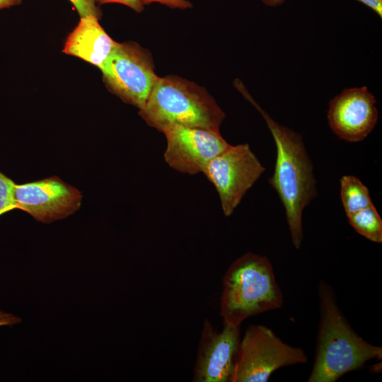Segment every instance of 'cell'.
<instances>
[{"mask_svg": "<svg viewBox=\"0 0 382 382\" xmlns=\"http://www.w3.org/2000/svg\"><path fill=\"white\" fill-rule=\"evenodd\" d=\"M282 292L270 260L246 253L235 260L223 278L220 315L224 323L241 325L254 316L282 306Z\"/></svg>", "mask_w": 382, "mask_h": 382, "instance_id": "cell-3", "label": "cell"}, {"mask_svg": "<svg viewBox=\"0 0 382 382\" xmlns=\"http://www.w3.org/2000/svg\"><path fill=\"white\" fill-rule=\"evenodd\" d=\"M98 20L93 15L81 17L78 25L69 35L63 52L99 68L117 42L107 34Z\"/></svg>", "mask_w": 382, "mask_h": 382, "instance_id": "cell-12", "label": "cell"}, {"mask_svg": "<svg viewBox=\"0 0 382 382\" xmlns=\"http://www.w3.org/2000/svg\"><path fill=\"white\" fill-rule=\"evenodd\" d=\"M139 114L161 132L172 125L219 132L226 117L206 89L176 76L158 77Z\"/></svg>", "mask_w": 382, "mask_h": 382, "instance_id": "cell-4", "label": "cell"}, {"mask_svg": "<svg viewBox=\"0 0 382 382\" xmlns=\"http://www.w3.org/2000/svg\"><path fill=\"white\" fill-rule=\"evenodd\" d=\"M23 0H0V11L13 6L19 5Z\"/></svg>", "mask_w": 382, "mask_h": 382, "instance_id": "cell-21", "label": "cell"}, {"mask_svg": "<svg viewBox=\"0 0 382 382\" xmlns=\"http://www.w3.org/2000/svg\"><path fill=\"white\" fill-rule=\"evenodd\" d=\"M141 4L148 5L151 3H159L172 8L186 9L192 7V3L187 0H139Z\"/></svg>", "mask_w": 382, "mask_h": 382, "instance_id": "cell-17", "label": "cell"}, {"mask_svg": "<svg viewBox=\"0 0 382 382\" xmlns=\"http://www.w3.org/2000/svg\"><path fill=\"white\" fill-rule=\"evenodd\" d=\"M238 89L262 115L274 139L277 156L269 182L284 206L292 244L299 249L303 237V212L317 195L311 160L299 134L274 121L255 103L243 85Z\"/></svg>", "mask_w": 382, "mask_h": 382, "instance_id": "cell-1", "label": "cell"}, {"mask_svg": "<svg viewBox=\"0 0 382 382\" xmlns=\"http://www.w3.org/2000/svg\"><path fill=\"white\" fill-rule=\"evenodd\" d=\"M82 198L79 190L57 176L13 185V209H21L45 224L75 213L81 207Z\"/></svg>", "mask_w": 382, "mask_h": 382, "instance_id": "cell-8", "label": "cell"}, {"mask_svg": "<svg viewBox=\"0 0 382 382\" xmlns=\"http://www.w3.org/2000/svg\"><path fill=\"white\" fill-rule=\"evenodd\" d=\"M21 321L18 316L0 310V328L15 325L19 324Z\"/></svg>", "mask_w": 382, "mask_h": 382, "instance_id": "cell-19", "label": "cell"}, {"mask_svg": "<svg viewBox=\"0 0 382 382\" xmlns=\"http://www.w3.org/2000/svg\"><path fill=\"white\" fill-rule=\"evenodd\" d=\"M376 104L375 96L366 86L343 90L329 104L328 121L330 129L342 140L363 141L377 123Z\"/></svg>", "mask_w": 382, "mask_h": 382, "instance_id": "cell-11", "label": "cell"}, {"mask_svg": "<svg viewBox=\"0 0 382 382\" xmlns=\"http://www.w3.org/2000/svg\"><path fill=\"white\" fill-rule=\"evenodd\" d=\"M340 198L347 216L374 204L367 187L351 175L340 178Z\"/></svg>", "mask_w": 382, "mask_h": 382, "instance_id": "cell-13", "label": "cell"}, {"mask_svg": "<svg viewBox=\"0 0 382 382\" xmlns=\"http://www.w3.org/2000/svg\"><path fill=\"white\" fill-rule=\"evenodd\" d=\"M164 159L173 169L188 175L203 173L209 161L229 146L220 132L172 125L166 128Z\"/></svg>", "mask_w": 382, "mask_h": 382, "instance_id": "cell-9", "label": "cell"}, {"mask_svg": "<svg viewBox=\"0 0 382 382\" xmlns=\"http://www.w3.org/2000/svg\"><path fill=\"white\" fill-rule=\"evenodd\" d=\"M320 321L309 382H335L366 361L382 358V348L364 340L351 327L337 305L333 289L318 286Z\"/></svg>", "mask_w": 382, "mask_h": 382, "instance_id": "cell-2", "label": "cell"}, {"mask_svg": "<svg viewBox=\"0 0 382 382\" xmlns=\"http://www.w3.org/2000/svg\"><path fill=\"white\" fill-rule=\"evenodd\" d=\"M14 182L0 171V216L13 209Z\"/></svg>", "mask_w": 382, "mask_h": 382, "instance_id": "cell-15", "label": "cell"}, {"mask_svg": "<svg viewBox=\"0 0 382 382\" xmlns=\"http://www.w3.org/2000/svg\"><path fill=\"white\" fill-rule=\"evenodd\" d=\"M307 361L301 348L285 343L270 328L250 325L241 339L231 382H266L276 370Z\"/></svg>", "mask_w": 382, "mask_h": 382, "instance_id": "cell-5", "label": "cell"}, {"mask_svg": "<svg viewBox=\"0 0 382 382\" xmlns=\"http://www.w3.org/2000/svg\"><path fill=\"white\" fill-rule=\"evenodd\" d=\"M265 5L269 6H277L283 4L286 0H261Z\"/></svg>", "mask_w": 382, "mask_h": 382, "instance_id": "cell-22", "label": "cell"}, {"mask_svg": "<svg viewBox=\"0 0 382 382\" xmlns=\"http://www.w3.org/2000/svg\"><path fill=\"white\" fill-rule=\"evenodd\" d=\"M347 218L358 233L372 242L382 243V219L374 204L347 216Z\"/></svg>", "mask_w": 382, "mask_h": 382, "instance_id": "cell-14", "label": "cell"}, {"mask_svg": "<svg viewBox=\"0 0 382 382\" xmlns=\"http://www.w3.org/2000/svg\"><path fill=\"white\" fill-rule=\"evenodd\" d=\"M98 4H105L116 3L125 5L137 13H141L144 10V6L139 0H94Z\"/></svg>", "mask_w": 382, "mask_h": 382, "instance_id": "cell-18", "label": "cell"}, {"mask_svg": "<svg viewBox=\"0 0 382 382\" xmlns=\"http://www.w3.org/2000/svg\"><path fill=\"white\" fill-rule=\"evenodd\" d=\"M265 170L249 144H241L229 145L202 173L216 188L224 214L229 216Z\"/></svg>", "mask_w": 382, "mask_h": 382, "instance_id": "cell-7", "label": "cell"}, {"mask_svg": "<svg viewBox=\"0 0 382 382\" xmlns=\"http://www.w3.org/2000/svg\"><path fill=\"white\" fill-rule=\"evenodd\" d=\"M104 83L122 101L145 105L158 76L151 54L136 42H116L99 67Z\"/></svg>", "mask_w": 382, "mask_h": 382, "instance_id": "cell-6", "label": "cell"}, {"mask_svg": "<svg viewBox=\"0 0 382 382\" xmlns=\"http://www.w3.org/2000/svg\"><path fill=\"white\" fill-rule=\"evenodd\" d=\"M215 330L206 318L194 369L195 382H231L241 341V325Z\"/></svg>", "mask_w": 382, "mask_h": 382, "instance_id": "cell-10", "label": "cell"}, {"mask_svg": "<svg viewBox=\"0 0 382 382\" xmlns=\"http://www.w3.org/2000/svg\"><path fill=\"white\" fill-rule=\"evenodd\" d=\"M373 10L380 18H382V0H357Z\"/></svg>", "mask_w": 382, "mask_h": 382, "instance_id": "cell-20", "label": "cell"}, {"mask_svg": "<svg viewBox=\"0 0 382 382\" xmlns=\"http://www.w3.org/2000/svg\"><path fill=\"white\" fill-rule=\"evenodd\" d=\"M80 17L93 15L100 19L102 16V11L96 5L94 0H69Z\"/></svg>", "mask_w": 382, "mask_h": 382, "instance_id": "cell-16", "label": "cell"}]
</instances>
